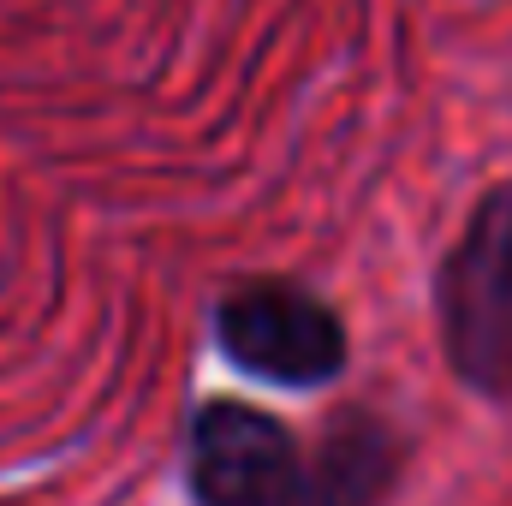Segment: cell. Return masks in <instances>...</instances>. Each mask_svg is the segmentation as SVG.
Masks as SVG:
<instances>
[{"label": "cell", "mask_w": 512, "mask_h": 506, "mask_svg": "<svg viewBox=\"0 0 512 506\" xmlns=\"http://www.w3.org/2000/svg\"><path fill=\"white\" fill-rule=\"evenodd\" d=\"M185 471L197 506H358L328 453L304 459L286 423L245 399H209L197 411Z\"/></svg>", "instance_id": "6da1fadb"}, {"label": "cell", "mask_w": 512, "mask_h": 506, "mask_svg": "<svg viewBox=\"0 0 512 506\" xmlns=\"http://www.w3.org/2000/svg\"><path fill=\"white\" fill-rule=\"evenodd\" d=\"M215 346L256 381L322 387L346 370L340 316L298 280H239L215 304Z\"/></svg>", "instance_id": "3957f363"}, {"label": "cell", "mask_w": 512, "mask_h": 506, "mask_svg": "<svg viewBox=\"0 0 512 506\" xmlns=\"http://www.w3.org/2000/svg\"><path fill=\"white\" fill-rule=\"evenodd\" d=\"M441 352L483 399H512V179L495 185L435 274Z\"/></svg>", "instance_id": "7a4b0ae2"}]
</instances>
